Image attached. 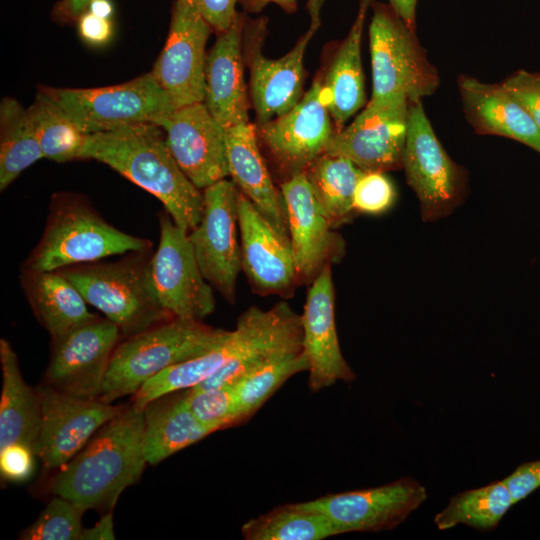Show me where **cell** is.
<instances>
[{
	"label": "cell",
	"instance_id": "cell-19",
	"mask_svg": "<svg viewBox=\"0 0 540 540\" xmlns=\"http://www.w3.org/2000/svg\"><path fill=\"white\" fill-rule=\"evenodd\" d=\"M301 318L302 348L308 361V387L319 392L355 374L342 355L335 322V292L331 265L311 282Z\"/></svg>",
	"mask_w": 540,
	"mask_h": 540
},
{
	"label": "cell",
	"instance_id": "cell-46",
	"mask_svg": "<svg viewBox=\"0 0 540 540\" xmlns=\"http://www.w3.org/2000/svg\"><path fill=\"white\" fill-rule=\"evenodd\" d=\"M240 3L247 12L251 13H258L271 3L280 6L288 13L295 12L297 9V0H241Z\"/></svg>",
	"mask_w": 540,
	"mask_h": 540
},
{
	"label": "cell",
	"instance_id": "cell-16",
	"mask_svg": "<svg viewBox=\"0 0 540 540\" xmlns=\"http://www.w3.org/2000/svg\"><path fill=\"white\" fill-rule=\"evenodd\" d=\"M41 405V423L35 455L49 469L70 461L122 408L99 399L62 393L46 384L36 388Z\"/></svg>",
	"mask_w": 540,
	"mask_h": 540
},
{
	"label": "cell",
	"instance_id": "cell-25",
	"mask_svg": "<svg viewBox=\"0 0 540 540\" xmlns=\"http://www.w3.org/2000/svg\"><path fill=\"white\" fill-rule=\"evenodd\" d=\"M259 307L251 306L238 318L230 336L205 354L176 364L148 380L134 395L133 406L143 409L164 395L190 389L216 372L248 343Z\"/></svg>",
	"mask_w": 540,
	"mask_h": 540
},
{
	"label": "cell",
	"instance_id": "cell-12",
	"mask_svg": "<svg viewBox=\"0 0 540 540\" xmlns=\"http://www.w3.org/2000/svg\"><path fill=\"white\" fill-rule=\"evenodd\" d=\"M427 499L425 487L411 477L361 490L327 494L301 504L323 514L339 534L390 530Z\"/></svg>",
	"mask_w": 540,
	"mask_h": 540
},
{
	"label": "cell",
	"instance_id": "cell-44",
	"mask_svg": "<svg viewBox=\"0 0 540 540\" xmlns=\"http://www.w3.org/2000/svg\"><path fill=\"white\" fill-rule=\"evenodd\" d=\"M90 0H60L51 12L52 19L59 24L76 23L79 16L88 8Z\"/></svg>",
	"mask_w": 540,
	"mask_h": 540
},
{
	"label": "cell",
	"instance_id": "cell-9",
	"mask_svg": "<svg viewBox=\"0 0 540 540\" xmlns=\"http://www.w3.org/2000/svg\"><path fill=\"white\" fill-rule=\"evenodd\" d=\"M237 196L232 180L223 179L205 188L201 220L188 233L204 278L230 303L235 301L242 270Z\"/></svg>",
	"mask_w": 540,
	"mask_h": 540
},
{
	"label": "cell",
	"instance_id": "cell-23",
	"mask_svg": "<svg viewBox=\"0 0 540 540\" xmlns=\"http://www.w3.org/2000/svg\"><path fill=\"white\" fill-rule=\"evenodd\" d=\"M229 176L237 189L289 240L287 211L281 190L267 170L258 145L257 127L250 122L226 128Z\"/></svg>",
	"mask_w": 540,
	"mask_h": 540
},
{
	"label": "cell",
	"instance_id": "cell-7",
	"mask_svg": "<svg viewBox=\"0 0 540 540\" xmlns=\"http://www.w3.org/2000/svg\"><path fill=\"white\" fill-rule=\"evenodd\" d=\"M371 7V98L404 97L411 104L433 94L439 76L427 60L415 30L390 5L373 1Z\"/></svg>",
	"mask_w": 540,
	"mask_h": 540
},
{
	"label": "cell",
	"instance_id": "cell-18",
	"mask_svg": "<svg viewBox=\"0 0 540 540\" xmlns=\"http://www.w3.org/2000/svg\"><path fill=\"white\" fill-rule=\"evenodd\" d=\"M289 240L299 283L312 282L343 253L342 239L333 231L304 172L281 185Z\"/></svg>",
	"mask_w": 540,
	"mask_h": 540
},
{
	"label": "cell",
	"instance_id": "cell-39",
	"mask_svg": "<svg viewBox=\"0 0 540 540\" xmlns=\"http://www.w3.org/2000/svg\"><path fill=\"white\" fill-rule=\"evenodd\" d=\"M501 84L523 106L540 129V73L520 70Z\"/></svg>",
	"mask_w": 540,
	"mask_h": 540
},
{
	"label": "cell",
	"instance_id": "cell-14",
	"mask_svg": "<svg viewBox=\"0 0 540 540\" xmlns=\"http://www.w3.org/2000/svg\"><path fill=\"white\" fill-rule=\"evenodd\" d=\"M120 329L99 317L52 339L46 385L71 396L98 399Z\"/></svg>",
	"mask_w": 540,
	"mask_h": 540
},
{
	"label": "cell",
	"instance_id": "cell-11",
	"mask_svg": "<svg viewBox=\"0 0 540 540\" xmlns=\"http://www.w3.org/2000/svg\"><path fill=\"white\" fill-rule=\"evenodd\" d=\"M409 104L404 97L371 98L350 125L335 132L325 153L345 157L362 171L401 166Z\"/></svg>",
	"mask_w": 540,
	"mask_h": 540
},
{
	"label": "cell",
	"instance_id": "cell-1",
	"mask_svg": "<svg viewBox=\"0 0 540 540\" xmlns=\"http://www.w3.org/2000/svg\"><path fill=\"white\" fill-rule=\"evenodd\" d=\"M80 159L104 163L151 193L187 233L200 222L203 192L174 159L160 126L146 122L87 135Z\"/></svg>",
	"mask_w": 540,
	"mask_h": 540
},
{
	"label": "cell",
	"instance_id": "cell-42",
	"mask_svg": "<svg viewBox=\"0 0 540 540\" xmlns=\"http://www.w3.org/2000/svg\"><path fill=\"white\" fill-rule=\"evenodd\" d=\"M81 40L91 47H103L110 43L114 35L112 19L99 17L86 10L76 21Z\"/></svg>",
	"mask_w": 540,
	"mask_h": 540
},
{
	"label": "cell",
	"instance_id": "cell-28",
	"mask_svg": "<svg viewBox=\"0 0 540 540\" xmlns=\"http://www.w3.org/2000/svg\"><path fill=\"white\" fill-rule=\"evenodd\" d=\"M2 391L0 401V450L22 444L35 453L41 423V405L37 389L26 384L18 357L6 339L0 340Z\"/></svg>",
	"mask_w": 540,
	"mask_h": 540
},
{
	"label": "cell",
	"instance_id": "cell-48",
	"mask_svg": "<svg viewBox=\"0 0 540 540\" xmlns=\"http://www.w3.org/2000/svg\"><path fill=\"white\" fill-rule=\"evenodd\" d=\"M87 10L99 17L112 19L114 5L111 0H90Z\"/></svg>",
	"mask_w": 540,
	"mask_h": 540
},
{
	"label": "cell",
	"instance_id": "cell-34",
	"mask_svg": "<svg viewBox=\"0 0 540 540\" xmlns=\"http://www.w3.org/2000/svg\"><path fill=\"white\" fill-rule=\"evenodd\" d=\"M27 111L45 158L59 163L80 159L87 135L52 101L37 91Z\"/></svg>",
	"mask_w": 540,
	"mask_h": 540
},
{
	"label": "cell",
	"instance_id": "cell-15",
	"mask_svg": "<svg viewBox=\"0 0 540 540\" xmlns=\"http://www.w3.org/2000/svg\"><path fill=\"white\" fill-rule=\"evenodd\" d=\"M256 127L258 137L281 170L289 177L304 172L326 152L336 132L321 79L313 81L292 109Z\"/></svg>",
	"mask_w": 540,
	"mask_h": 540
},
{
	"label": "cell",
	"instance_id": "cell-32",
	"mask_svg": "<svg viewBox=\"0 0 540 540\" xmlns=\"http://www.w3.org/2000/svg\"><path fill=\"white\" fill-rule=\"evenodd\" d=\"M515 504L503 480L452 496L446 507L434 517L439 530L466 525L483 531L495 529Z\"/></svg>",
	"mask_w": 540,
	"mask_h": 540
},
{
	"label": "cell",
	"instance_id": "cell-20",
	"mask_svg": "<svg viewBox=\"0 0 540 540\" xmlns=\"http://www.w3.org/2000/svg\"><path fill=\"white\" fill-rule=\"evenodd\" d=\"M402 166L425 215L439 214L455 199L459 172L437 139L421 101L409 104Z\"/></svg>",
	"mask_w": 540,
	"mask_h": 540
},
{
	"label": "cell",
	"instance_id": "cell-17",
	"mask_svg": "<svg viewBox=\"0 0 540 540\" xmlns=\"http://www.w3.org/2000/svg\"><path fill=\"white\" fill-rule=\"evenodd\" d=\"M186 176L200 190L229 176L226 129L204 102L173 110L153 122Z\"/></svg>",
	"mask_w": 540,
	"mask_h": 540
},
{
	"label": "cell",
	"instance_id": "cell-41",
	"mask_svg": "<svg viewBox=\"0 0 540 540\" xmlns=\"http://www.w3.org/2000/svg\"><path fill=\"white\" fill-rule=\"evenodd\" d=\"M34 451L22 444H12L0 450V471L9 480L28 478L33 468Z\"/></svg>",
	"mask_w": 540,
	"mask_h": 540
},
{
	"label": "cell",
	"instance_id": "cell-36",
	"mask_svg": "<svg viewBox=\"0 0 540 540\" xmlns=\"http://www.w3.org/2000/svg\"><path fill=\"white\" fill-rule=\"evenodd\" d=\"M86 509L56 495L20 538L25 540H80Z\"/></svg>",
	"mask_w": 540,
	"mask_h": 540
},
{
	"label": "cell",
	"instance_id": "cell-31",
	"mask_svg": "<svg viewBox=\"0 0 540 540\" xmlns=\"http://www.w3.org/2000/svg\"><path fill=\"white\" fill-rule=\"evenodd\" d=\"M304 173L332 227L343 223L353 210L355 187L363 171L345 157L323 153Z\"/></svg>",
	"mask_w": 540,
	"mask_h": 540
},
{
	"label": "cell",
	"instance_id": "cell-24",
	"mask_svg": "<svg viewBox=\"0 0 540 540\" xmlns=\"http://www.w3.org/2000/svg\"><path fill=\"white\" fill-rule=\"evenodd\" d=\"M459 89L465 114L478 133L508 137L540 153L539 127L502 84L461 76Z\"/></svg>",
	"mask_w": 540,
	"mask_h": 540
},
{
	"label": "cell",
	"instance_id": "cell-3",
	"mask_svg": "<svg viewBox=\"0 0 540 540\" xmlns=\"http://www.w3.org/2000/svg\"><path fill=\"white\" fill-rule=\"evenodd\" d=\"M231 331L173 317L117 345L98 399L111 403L134 395L148 380L176 364L207 353Z\"/></svg>",
	"mask_w": 540,
	"mask_h": 540
},
{
	"label": "cell",
	"instance_id": "cell-35",
	"mask_svg": "<svg viewBox=\"0 0 540 540\" xmlns=\"http://www.w3.org/2000/svg\"><path fill=\"white\" fill-rule=\"evenodd\" d=\"M308 370L303 351L285 353L249 373L234 386L241 421L254 414L291 376Z\"/></svg>",
	"mask_w": 540,
	"mask_h": 540
},
{
	"label": "cell",
	"instance_id": "cell-4",
	"mask_svg": "<svg viewBox=\"0 0 540 540\" xmlns=\"http://www.w3.org/2000/svg\"><path fill=\"white\" fill-rule=\"evenodd\" d=\"M150 247V241L107 223L84 198L59 193L51 200L43 235L22 270L57 271Z\"/></svg>",
	"mask_w": 540,
	"mask_h": 540
},
{
	"label": "cell",
	"instance_id": "cell-22",
	"mask_svg": "<svg viewBox=\"0 0 540 540\" xmlns=\"http://www.w3.org/2000/svg\"><path fill=\"white\" fill-rule=\"evenodd\" d=\"M244 27V16L238 13L232 25L217 34L206 58L204 103L225 129L249 122L244 80Z\"/></svg>",
	"mask_w": 540,
	"mask_h": 540
},
{
	"label": "cell",
	"instance_id": "cell-40",
	"mask_svg": "<svg viewBox=\"0 0 540 540\" xmlns=\"http://www.w3.org/2000/svg\"><path fill=\"white\" fill-rule=\"evenodd\" d=\"M208 22L212 30L220 34L227 30L238 12L237 4L241 0H186Z\"/></svg>",
	"mask_w": 540,
	"mask_h": 540
},
{
	"label": "cell",
	"instance_id": "cell-10",
	"mask_svg": "<svg viewBox=\"0 0 540 540\" xmlns=\"http://www.w3.org/2000/svg\"><path fill=\"white\" fill-rule=\"evenodd\" d=\"M159 225V244L151 257L159 302L173 317L202 321L215 309L214 288L200 270L188 233L166 211Z\"/></svg>",
	"mask_w": 540,
	"mask_h": 540
},
{
	"label": "cell",
	"instance_id": "cell-5",
	"mask_svg": "<svg viewBox=\"0 0 540 540\" xmlns=\"http://www.w3.org/2000/svg\"><path fill=\"white\" fill-rule=\"evenodd\" d=\"M57 271L75 285L87 304L128 337L173 318L159 302L147 251L131 252L115 262L97 261Z\"/></svg>",
	"mask_w": 540,
	"mask_h": 540
},
{
	"label": "cell",
	"instance_id": "cell-26",
	"mask_svg": "<svg viewBox=\"0 0 540 540\" xmlns=\"http://www.w3.org/2000/svg\"><path fill=\"white\" fill-rule=\"evenodd\" d=\"M20 282L36 318L52 339L98 318L60 271L21 270Z\"/></svg>",
	"mask_w": 540,
	"mask_h": 540
},
{
	"label": "cell",
	"instance_id": "cell-45",
	"mask_svg": "<svg viewBox=\"0 0 540 540\" xmlns=\"http://www.w3.org/2000/svg\"><path fill=\"white\" fill-rule=\"evenodd\" d=\"M113 513L110 510L95 525L84 528L80 540H114Z\"/></svg>",
	"mask_w": 540,
	"mask_h": 540
},
{
	"label": "cell",
	"instance_id": "cell-30",
	"mask_svg": "<svg viewBox=\"0 0 540 540\" xmlns=\"http://www.w3.org/2000/svg\"><path fill=\"white\" fill-rule=\"evenodd\" d=\"M45 158L34 125L16 99L0 105V190L4 191L25 169Z\"/></svg>",
	"mask_w": 540,
	"mask_h": 540
},
{
	"label": "cell",
	"instance_id": "cell-29",
	"mask_svg": "<svg viewBox=\"0 0 540 540\" xmlns=\"http://www.w3.org/2000/svg\"><path fill=\"white\" fill-rule=\"evenodd\" d=\"M172 394L159 397L143 408V447L147 464H158L213 433L191 413L183 391L179 395Z\"/></svg>",
	"mask_w": 540,
	"mask_h": 540
},
{
	"label": "cell",
	"instance_id": "cell-13",
	"mask_svg": "<svg viewBox=\"0 0 540 540\" xmlns=\"http://www.w3.org/2000/svg\"><path fill=\"white\" fill-rule=\"evenodd\" d=\"M212 28L186 0H175L165 45L151 74L174 107L204 102L206 44Z\"/></svg>",
	"mask_w": 540,
	"mask_h": 540
},
{
	"label": "cell",
	"instance_id": "cell-38",
	"mask_svg": "<svg viewBox=\"0 0 540 540\" xmlns=\"http://www.w3.org/2000/svg\"><path fill=\"white\" fill-rule=\"evenodd\" d=\"M396 193L392 182L380 171H363L354 191L353 209L377 215L387 211Z\"/></svg>",
	"mask_w": 540,
	"mask_h": 540
},
{
	"label": "cell",
	"instance_id": "cell-8",
	"mask_svg": "<svg viewBox=\"0 0 540 540\" xmlns=\"http://www.w3.org/2000/svg\"><path fill=\"white\" fill-rule=\"evenodd\" d=\"M325 0H308L310 26L295 46L278 59H268L261 51L266 21L258 19L247 29L246 58L250 71V95L258 125L292 109L302 98L305 79L303 59L307 45L321 24Z\"/></svg>",
	"mask_w": 540,
	"mask_h": 540
},
{
	"label": "cell",
	"instance_id": "cell-2",
	"mask_svg": "<svg viewBox=\"0 0 540 540\" xmlns=\"http://www.w3.org/2000/svg\"><path fill=\"white\" fill-rule=\"evenodd\" d=\"M143 409H122L54 477L52 491L86 510L112 508L147 464Z\"/></svg>",
	"mask_w": 540,
	"mask_h": 540
},
{
	"label": "cell",
	"instance_id": "cell-21",
	"mask_svg": "<svg viewBox=\"0 0 540 540\" xmlns=\"http://www.w3.org/2000/svg\"><path fill=\"white\" fill-rule=\"evenodd\" d=\"M242 270L260 295L289 297L299 283L290 242L238 190Z\"/></svg>",
	"mask_w": 540,
	"mask_h": 540
},
{
	"label": "cell",
	"instance_id": "cell-27",
	"mask_svg": "<svg viewBox=\"0 0 540 540\" xmlns=\"http://www.w3.org/2000/svg\"><path fill=\"white\" fill-rule=\"evenodd\" d=\"M372 2L360 0L354 23L322 81L324 99L338 130L366 102L361 40L366 14Z\"/></svg>",
	"mask_w": 540,
	"mask_h": 540
},
{
	"label": "cell",
	"instance_id": "cell-43",
	"mask_svg": "<svg viewBox=\"0 0 540 540\" xmlns=\"http://www.w3.org/2000/svg\"><path fill=\"white\" fill-rule=\"evenodd\" d=\"M515 504L540 488V459L523 463L503 479Z\"/></svg>",
	"mask_w": 540,
	"mask_h": 540
},
{
	"label": "cell",
	"instance_id": "cell-33",
	"mask_svg": "<svg viewBox=\"0 0 540 540\" xmlns=\"http://www.w3.org/2000/svg\"><path fill=\"white\" fill-rule=\"evenodd\" d=\"M242 535L246 540H320L339 533L323 514L290 503L247 521Z\"/></svg>",
	"mask_w": 540,
	"mask_h": 540
},
{
	"label": "cell",
	"instance_id": "cell-37",
	"mask_svg": "<svg viewBox=\"0 0 540 540\" xmlns=\"http://www.w3.org/2000/svg\"><path fill=\"white\" fill-rule=\"evenodd\" d=\"M184 400L194 417L213 432L241 421L234 386L183 390Z\"/></svg>",
	"mask_w": 540,
	"mask_h": 540
},
{
	"label": "cell",
	"instance_id": "cell-6",
	"mask_svg": "<svg viewBox=\"0 0 540 540\" xmlns=\"http://www.w3.org/2000/svg\"><path fill=\"white\" fill-rule=\"evenodd\" d=\"M84 134L151 122L176 108L151 72L125 83L99 88L39 86Z\"/></svg>",
	"mask_w": 540,
	"mask_h": 540
},
{
	"label": "cell",
	"instance_id": "cell-47",
	"mask_svg": "<svg viewBox=\"0 0 540 540\" xmlns=\"http://www.w3.org/2000/svg\"><path fill=\"white\" fill-rule=\"evenodd\" d=\"M390 7L412 29L415 30L417 0H388Z\"/></svg>",
	"mask_w": 540,
	"mask_h": 540
}]
</instances>
